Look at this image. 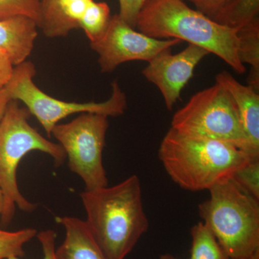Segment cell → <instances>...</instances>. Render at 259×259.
<instances>
[{
    "label": "cell",
    "mask_w": 259,
    "mask_h": 259,
    "mask_svg": "<svg viewBox=\"0 0 259 259\" xmlns=\"http://www.w3.org/2000/svg\"><path fill=\"white\" fill-rule=\"evenodd\" d=\"M37 238L41 245L44 258L58 259L56 254V233L53 230H46L37 233ZM7 259H20V257L12 256Z\"/></svg>",
    "instance_id": "obj_24"
},
{
    "label": "cell",
    "mask_w": 259,
    "mask_h": 259,
    "mask_svg": "<svg viewBox=\"0 0 259 259\" xmlns=\"http://www.w3.org/2000/svg\"><path fill=\"white\" fill-rule=\"evenodd\" d=\"M111 18L107 3L93 1L80 20L79 28L84 31L90 44L97 42L105 35Z\"/></svg>",
    "instance_id": "obj_17"
},
{
    "label": "cell",
    "mask_w": 259,
    "mask_h": 259,
    "mask_svg": "<svg viewBox=\"0 0 259 259\" xmlns=\"http://www.w3.org/2000/svg\"><path fill=\"white\" fill-rule=\"evenodd\" d=\"M192 245L189 259H230L215 236L202 221L191 229Z\"/></svg>",
    "instance_id": "obj_15"
},
{
    "label": "cell",
    "mask_w": 259,
    "mask_h": 259,
    "mask_svg": "<svg viewBox=\"0 0 259 259\" xmlns=\"http://www.w3.org/2000/svg\"><path fill=\"white\" fill-rule=\"evenodd\" d=\"M209 54L205 49L192 44L177 54H171V49H166L148 62L142 74L159 89L166 108L172 110L193 76L194 69Z\"/></svg>",
    "instance_id": "obj_10"
},
{
    "label": "cell",
    "mask_w": 259,
    "mask_h": 259,
    "mask_svg": "<svg viewBox=\"0 0 259 259\" xmlns=\"http://www.w3.org/2000/svg\"><path fill=\"white\" fill-rule=\"evenodd\" d=\"M160 259H180L177 257L174 256L173 255L166 253V254H163L160 256Z\"/></svg>",
    "instance_id": "obj_28"
},
{
    "label": "cell",
    "mask_w": 259,
    "mask_h": 259,
    "mask_svg": "<svg viewBox=\"0 0 259 259\" xmlns=\"http://www.w3.org/2000/svg\"><path fill=\"white\" fill-rule=\"evenodd\" d=\"M147 0H119L120 17L132 28H136L138 18Z\"/></svg>",
    "instance_id": "obj_23"
},
{
    "label": "cell",
    "mask_w": 259,
    "mask_h": 259,
    "mask_svg": "<svg viewBox=\"0 0 259 259\" xmlns=\"http://www.w3.org/2000/svg\"><path fill=\"white\" fill-rule=\"evenodd\" d=\"M30 115L26 107L11 100L0 123V190L4 199L0 221L4 228L13 221L16 207L28 213L37 208V204L28 200L19 190L17 172L25 155L34 151L47 153L56 166L66 159L60 144L45 139L29 124Z\"/></svg>",
    "instance_id": "obj_5"
},
{
    "label": "cell",
    "mask_w": 259,
    "mask_h": 259,
    "mask_svg": "<svg viewBox=\"0 0 259 259\" xmlns=\"http://www.w3.org/2000/svg\"><path fill=\"white\" fill-rule=\"evenodd\" d=\"M35 74V65L30 61H24L15 66L13 76L5 88L12 100L24 103L49 137L61 120L74 114L91 112L107 117H118L123 115L127 109V97L117 80L112 82V95L106 101L80 103L61 101L49 96L34 83Z\"/></svg>",
    "instance_id": "obj_7"
},
{
    "label": "cell",
    "mask_w": 259,
    "mask_h": 259,
    "mask_svg": "<svg viewBox=\"0 0 259 259\" xmlns=\"http://www.w3.org/2000/svg\"><path fill=\"white\" fill-rule=\"evenodd\" d=\"M37 234V230L30 228L14 232L0 229V259L23 257L25 255L24 245Z\"/></svg>",
    "instance_id": "obj_19"
},
{
    "label": "cell",
    "mask_w": 259,
    "mask_h": 259,
    "mask_svg": "<svg viewBox=\"0 0 259 259\" xmlns=\"http://www.w3.org/2000/svg\"><path fill=\"white\" fill-rule=\"evenodd\" d=\"M37 23L26 17L0 20V51L5 53L15 66L26 61L37 36Z\"/></svg>",
    "instance_id": "obj_12"
},
{
    "label": "cell",
    "mask_w": 259,
    "mask_h": 259,
    "mask_svg": "<svg viewBox=\"0 0 259 259\" xmlns=\"http://www.w3.org/2000/svg\"><path fill=\"white\" fill-rule=\"evenodd\" d=\"M197 8V10L214 20L230 0H187Z\"/></svg>",
    "instance_id": "obj_25"
},
{
    "label": "cell",
    "mask_w": 259,
    "mask_h": 259,
    "mask_svg": "<svg viewBox=\"0 0 259 259\" xmlns=\"http://www.w3.org/2000/svg\"><path fill=\"white\" fill-rule=\"evenodd\" d=\"M258 13L259 0H230L214 21L238 28L258 18Z\"/></svg>",
    "instance_id": "obj_16"
},
{
    "label": "cell",
    "mask_w": 259,
    "mask_h": 259,
    "mask_svg": "<svg viewBox=\"0 0 259 259\" xmlns=\"http://www.w3.org/2000/svg\"><path fill=\"white\" fill-rule=\"evenodd\" d=\"M199 214L230 259L259 258V201L232 177L208 190Z\"/></svg>",
    "instance_id": "obj_4"
},
{
    "label": "cell",
    "mask_w": 259,
    "mask_h": 259,
    "mask_svg": "<svg viewBox=\"0 0 259 259\" xmlns=\"http://www.w3.org/2000/svg\"><path fill=\"white\" fill-rule=\"evenodd\" d=\"M89 231L107 259H125L149 222L143 203L142 188L137 175L117 185L80 194Z\"/></svg>",
    "instance_id": "obj_1"
},
{
    "label": "cell",
    "mask_w": 259,
    "mask_h": 259,
    "mask_svg": "<svg viewBox=\"0 0 259 259\" xmlns=\"http://www.w3.org/2000/svg\"><path fill=\"white\" fill-rule=\"evenodd\" d=\"M64 228L66 236L56 254L58 259H107L84 221L64 216L56 218Z\"/></svg>",
    "instance_id": "obj_13"
},
{
    "label": "cell",
    "mask_w": 259,
    "mask_h": 259,
    "mask_svg": "<svg viewBox=\"0 0 259 259\" xmlns=\"http://www.w3.org/2000/svg\"><path fill=\"white\" fill-rule=\"evenodd\" d=\"M61 0H41L38 28L46 36H66L72 30L61 10Z\"/></svg>",
    "instance_id": "obj_18"
},
{
    "label": "cell",
    "mask_w": 259,
    "mask_h": 259,
    "mask_svg": "<svg viewBox=\"0 0 259 259\" xmlns=\"http://www.w3.org/2000/svg\"><path fill=\"white\" fill-rule=\"evenodd\" d=\"M158 156L171 180L190 192L209 190L251 159L233 145L172 128L162 139Z\"/></svg>",
    "instance_id": "obj_3"
},
{
    "label": "cell",
    "mask_w": 259,
    "mask_h": 259,
    "mask_svg": "<svg viewBox=\"0 0 259 259\" xmlns=\"http://www.w3.org/2000/svg\"><path fill=\"white\" fill-rule=\"evenodd\" d=\"M11 100L9 94L5 88L0 89V123L4 117L7 107Z\"/></svg>",
    "instance_id": "obj_27"
},
{
    "label": "cell",
    "mask_w": 259,
    "mask_h": 259,
    "mask_svg": "<svg viewBox=\"0 0 259 259\" xmlns=\"http://www.w3.org/2000/svg\"><path fill=\"white\" fill-rule=\"evenodd\" d=\"M3 202H4V199H3V194L1 190H0V214H1L2 211H3Z\"/></svg>",
    "instance_id": "obj_29"
},
{
    "label": "cell",
    "mask_w": 259,
    "mask_h": 259,
    "mask_svg": "<svg viewBox=\"0 0 259 259\" xmlns=\"http://www.w3.org/2000/svg\"><path fill=\"white\" fill-rule=\"evenodd\" d=\"M216 82L222 85L236 104L242 128L248 143V156L259 158V95L248 85H244L228 71L217 74Z\"/></svg>",
    "instance_id": "obj_11"
},
{
    "label": "cell",
    "mask_w": 259,
    "mask_h": 259,
    "mask_svg": "<svg viewBox=\"0 0 259 259\" xmlns=\"http://www.w3.org/2000/svg\"><path fill=\"white\" fill-rule=\"evenodd\" d=\"M108 127L106 115L86 112L71 122L57 124L51 132L64 148L69 169L83 181L85 190L108 186L102 160Z\"/></svg>",
    "instance_id": "obj_8"
},
{
    "label": "cell",
    "mask_w": 259,
    "mask_h": 259,
    "mask_svg": "<svg viewBox=\"0 0 259 259\" xmlns=\"http://www.w3.org/2000/svg\"><path fill=\"white\" fill-rule=\"evenodd\" d=\"M248 259H259V258H248Z\"/></svg>",
    "instance_id": "obj_30"
},
{
    "label": "cell",
    "mask_w": 259,
    "mask_h": 259,
    "mask_svg": "<svg viewBox=\"0 0 259 259\" xmlns=\"http://www.w3.org/2000/svg\"><path fill=\"white\" fill-rule=\"evenodd\" d=\"M232 178L245 192L259 201V158L250 159L235 171Z\"/></svg>",
    "instance_id": "obj_21"
},
{
    "label": "cell",
    "mask_w": 259,
    "mask_h": 259,
    "mask_svg": "<svg viewBox=\"0 0 259 259\" xmlns=\"http://www.w3.org/2000/svg\"><path fill=\"white\" fill-rule=\"evenodd\" d=\"M94 0H61V10L71 29L79 28V21Z\"/></svg>",
    "instance_id": "obj_22"
},
{
    "label": "cell",
    "mask_w": 259,
    "mask_h": 259,
    "mask_svg": "<svg viewBox=\"0 0 259 259\" xmlns=\"http://www.w3.org/2000/svg\"><path fill=\"white\" fill-rule=\"evenodd\" d=\"M178 39H156L137 32L115 15L104 36L91 42L92 49L98 54L102 73H110L124 63L132 61L150 62L158 54L180 44Z\"/></svg>",
    "instance_id": "obj_9"
},
{
    "label": "cell",
    "mask_w": 259,
    "mask_h": 259,
    "mask_svg": "<svg viewBox=\"0 0 259 259\" xmlns=\"http://www.w3.org/2000/svg\"><path fill=\"white\" fill-rule=\"evenodd\" d=\"M238 56L242 64L251 66L247 78L248 86L259 91V18L238 28Z\"/></svg>",
    "instance_id": "obj_14"
},
{
    "label": "cell",
    "mask_w": 259,
    "mask_h": 259,
    "mask_svg": "<svg viewBox=\"0 0 259 259\" xmlns=\"http://www.w3.org/2000/svg\"><path fill=\"white\" fill-rule=\"evenodd\" d=\"M15 66L9 56L0 51V89L5 88L9 83L14 72Z\"/></svg>",
    "instance_id": "obj_26"
},
{
    "label": "cell",
    "mask_w": 259,
    "mask_h": 259,
    "mask_svg": "<svg viewBox=\"0 0 259 259\" xmlns=\"http://www.w3.org/2000/svg\"><path fill=\"white\" fill-rule=\"evenodd\" d=\"M171 126L182 134L233 145L248 155V143L236 104L226 89L217 82L194 94L174 115Z\"/></svg>",
    "instance_id": "obj_6"
},
{
    "label": "cell",
    "mask_w": 259,
    "mask_h": 259,
    "mask_svg": "<svg viewBox=\"0 0 259 259\" xmlns=\"http://www.w3.org/2000/svg\"><path fill=\"white\" fill-rule=\"evenodd\" d=\"M41 0H0V20L26 17L38 27L40 20Z\"/></svg>",
    "instance_id": "obj_20"
},
{
    "label": "cell",
    "mask_w": 259,
    "mask_h": 259,
    "mask_svg": "<svg viewBox=\"0 0 259 259\" xmlns=\"http://www.w3.org/2000/svg\"><path fill=\"white\" fill-rule=\"evenodd\" d=\"M136 28L153 38L185 40L217 56L240 74L246 71L238 56V28L214 21L184 0H147Z\"/></svg>",
    "instance_id": "obj_2"
}]
</instances>
